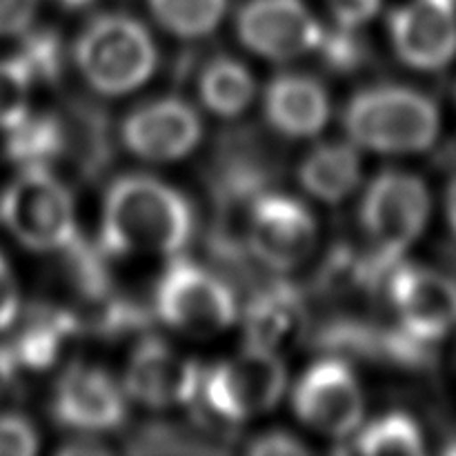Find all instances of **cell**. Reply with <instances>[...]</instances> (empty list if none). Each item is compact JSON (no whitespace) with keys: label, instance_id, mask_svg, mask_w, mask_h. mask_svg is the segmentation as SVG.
Listing matches in <instances>:
<instances>
[{"label":"cell","instance_id":"11","mask_svg":"<svg viewBox=\"0 0 456 456\" xmlns=\"http://www.w3.org/2000/svg\"><path fill=\"white\" fill-rule=\"evenodd\" d=\"M245 47L270 61H289L319 47L323 29L303 0H248L236 20Z\"/></svg>","mask_w":456,"mask_h":456},{"label":"cell","instance_id":"5","mask_svg":"<svg viewBox=\"0 0 456 456\" xmlns=\"http://www.w3.org/2000/svg\"><path fill=\"white\" fill-rule=\"evenodd\" d=\"M0 221L25 248L53 252L76 240L74 200L45 165H27L0 196Z\"/></svg>","mask_w":456,"mask_h":456},{"label":"cell","instance_id":"18","mask_svg":"<svg viewBox=\"0 0 456 456\" xmlns=\"http://www.w3.org/2000/svg\"><path fill=\"white\" fill-rule=\"evenodd\" d=\"M270 178V160L263 154L258 141L236 134L227 138L218 151V190L225 199L258 196Z\"/></svg>","mask_w":456,"mask_h":456},{"label":"cell","instance_id":"15","mask_svg":"<svg viewBox=\"0 0 456 456\" xmlns=\"http://www.w3.org/2000/svg\"><path fill=\"white\" fill-rule=\"evenodd\" d=\"M53 417L76 430H111L125 419L123 392L101 368L74 365L53 392Z\"/></svg>","mask_w":456,"mask_h":456},{"label":"cell","instance_id":"14","mask_svg":"<svg viewBox=\"0 0 456 456\" xmlns=\"http://www.w3.org/2000/svg\"><path fill=\"white\" fill-rule=\"evenodd\" d=\"M123 142L145 160L167 163L190 154L200 141V118L187 102L176 98L147 102L123 120Z\"/></svg>","mask_w":456,"mask_h":456},{"label":"cell","instance_id":"26","mask_svg":"<svg viewBox=\"0 0 456 456\" xmlns=\"http://www.w3.org/2000/svg\"><path fill=\"white\" fill-rule=\"evenodd\" d=\"M352 29L354 27L341 25L337 31H332L330 36L323 34V38H321L319 47L323 52L325 62L334 69L350 71L363 62L365 45Z\"/></svg>","mask_w":456,"mask_h":456},{"label":"cell","instance_id":"4","mask_svg":"<svg viewBox=\"0 0 456 456\" xmlns=\"http://www.w3.org/2000/svg\"><path fill=\"white\" fill-rule=\"evenodd\" d=\"M74 58L96 92L116 96L141 87L150 78L156 67V47L141 22L111 13L85 27L76 40Z\"/></svg>","mask_w":456,"mask_h":456},{"label":"cell","instance_id":"34","mask_svg":"<svg viewBox=\"0 0 456 456\" xmlns=\"http://www.w3.org/2000/svg\"><path fill=\"white\" fill-rule=\"evenodd\" d=\"M13 370H16V363H13L12 354L7 350H0V390L9 383Z\"/></svg>","mask_w":456,"mask_h":456},{"label":"cell","instance_id":"33","mask_svg":"<svg viewBox=\"0 0 456 456\" xmlns=\"http://www.w3.org/2000/svg\"><path fill=\"white\" fill-rule=\"evenodd\" d=\"M445 216H448L450 230L456 234V174L448 185V194H445Z\"/></svg>","mask_w":456,"mask_h":456},{"label":"cell","instance_id":"36","mask_svg":"<svg viewBox=\"0 0 456 456\" xmlns=\"http://www.w3.org/2000/svg\"><path fill=\"white\" fill-rule=\"evenodd\" d=\"M65 4H69V7H83L85 3H89V0H62Z\"/></svg>","mask_w":456,"mask_h":456},{"label":"cell","instance_id":"6","mask_svg":"<svg viewBox=\"0 0 456 456\" xmlns=\"http://www.w3.org/2000/svg\"><path fill=\"white\" fill-rule=\"evenodd\" d=\"M288 386V372L272 347L249 346L203 374L205 403L223 421L239 423L274 408Z\"/></svg>","mask_w":456,"mask_h":456},{"label":"cell","instance_id":"2","mask_svg":"<svg viewBox=\"0 0 456 456\" xmlns=\"http://www.w3.org/2000/svg\"><path fill=\"white\" fill-rule=\"evenodd\" d=\"M343 123L356 145L383 154H410L428 150L436 141L441 114L423 92L383 85L356 94Z\"/></svg>","mask_w":456,"mask_h":456},{"label":"cell","instance_id":"20","mask_svg":"<svg viewBox=\"0 0 456 456\" xmlns=\"http://www.w3.org/2000/svg\"><path fill=\"white\" fill-rule=\"evenodd\" d=\"M256 85L243 62L230 56H218L208 62L199 80L200 101L218 116H239L252 102Z\"/></svg>","mask_w":456,"mask_h":456},{"label":"cell","instance_id":"9","mask_svg":"<svg viewBox=\"0 0 456 456\" xmlns=\"http://www.w3.org/2000/svg\"><path fill=\"white\" fill-rule=\"evenodd\" d=\"M316 223L301 200L285 194H258L248 218L249 252L272 270H292L312 254Z\"/></svg>","mask_w":456,"mask_h":456},{"label":"cell","instance_id":"3","mask_svg":"<svg viewBox=\"0 0 456 456\" xmlns=\"http://www.w3.org/2000/svg\"><path fill=\"white\" fill-rule=\"evenodd\" d=\"M430 218V194L412 174H379L361 203V225L372 243V254L361 265V276L372 281L396 267L405 249L421 236Z\"/></svg>","mask_w":456,"mask_h":456},{"label":"cell","instance_id":"10","mask_svg":"<svg viewBox=\"0 0 456 456\" xmlns=\"http://www.w3.org/2000/svg\"><path fill=\"white\" fill-rule=\"evenodd\" d=\"M294 410L314 430L346 436L361 426L363 392L354 372L343 361L323 359L298 379Z\"/></svg>","mask_w":456,"mask_h":456},{"label":"cell","instance_id":"13","mask_svg":"<svg viewBox=\"0 0 456 456\" xmlns=\"http://www.w3.org/2000/svg\"><path fill=\"white\" fill-rule=\"evenodd\" d=\"M203 372L159 338H147L134 350L125 374V390L147 408H174L196 399Z\"/></svg>","mask_w":456,"mask_h":456},{"label":"cell","instance_id":"29","mask_svg":"<svg viewBox=\"0 0 456 456\" xmlns=\"http://www.w3.org/2000/svg\"><path fill=\"white\" fill-rule=\"evenodd\" d=\"M38 9V0H0V38L27 31Z\"/></svg>","mask_w":456,"mask_h":456},{"label":"cell","instance_id":"32","mask_svg":"<svg viewBox=\"0 0 456 456\" xmlns=\"http://www.w3.org/2000/svg\"><path fill=\"white\" fill-rule=\"evenodd\" d=\"M249 452L252 454H305L307 448L301 441L294 439L288 432H267V435L256 436L249 445Z\"/></svg>","mask_w":456,"mask_h":456},{"label":"cell","instance_id":"8","mask_svg":"<svg viewBox=\"0 0 456 456\" xmlns=\"http://www.w3.org/2000/svg\"><path fill=\"white\" fill-rule=\"evenodd\" d=\"M390 301L399 328L435 346L456 328V279L423 265H396L390 272Z\"/></svg>","mask_w":456,"mask_h":456},{"label":"cell","instance_id":"23","mask_svg":"<svg viewBox=\"0 0 456 456\" xmlns=\"http://www.w3.org/2000/svg\"><path fill=\"white\" fill-rule=\"evenodd\" d=\"M147 3L159 25L181 38H200L214 31L227 9V0H147Z\"/></svg>","mask_w":456,"mask_h":456},{"label":"cell","instance_id":"28","mask_svg":"<svg viewBox=\"0 0 456 456\" xmlns=\"http://www.w3.org/2000/svg\"><path fill=\"white\" fill-rule=\"evenodd\" d=\"M38 450V435L27 419L0 414V456H29Z\"/></svg>","mask_w":456,"mask_h":456},{"label":"cell","instance_id":"31","mask_svg":"<svg viewBox=\"0 0 456 456\" xmlns=\"http://www.w3.org/2000/svg\"><path fill=\"white\" fill-rule=\"evenodd\" d=\"M338 25L359 27L374 16L381 7V0H328Z\"/></svg>","mask_w":456,"mask_h":456},{"label":"cell","instance_id":"17","mask_svg":"<svg viewBox=\"0 0 456 456\" xmlns=\"http://www.w3.org/2000/svg\"><path fill=\"white\" fill-rule=\"evenodd\" d=\"M301 185L325 203H338L356 190L361 181V156L347 142H325L314 147L298 167Z\"/></svg>","mask_w":456,"mask_h":456},{"label":"cell","instance_id":"30","mask_svg":"<svg viewBox=\"0 0 456 456\" xmlns=\"http://www.w3.org/2000/svg\"><path fill=\"white\" fill-rule=\"evenodd\" d=\"M18 314H20V294H18L16 279L0 254V332L12 328L18 321Z\"/></svg>","mask_w":456,"mask_h":456},{"label":"cell","instance_id":"25","mask_svg":"<svg viewBox=\"0 0 456 456\" xmlns=\"http://www.w3.org/2000/svg\"><path fill=\"white\" fill-rule=\"evenodd\" d=\"M34 78L20 58L0 61V129H12L29 114V89Z\"/></svg>","mask_w":456,"mask_h":456},{"label":"cell","instance_id":"12","mask_svg":"<svg viewBox=\"0 0 456 456\" xmlns=\"http://www.w3.org/2000/svg\"><path fill=\"white\" fill-rule=\"evenodd\" d=\"M390 36L405 65L444 69L456 56V0H408L390 13Z\"/></svg>","mask_w":456,"mask_h":456},{"label":"cell","instance_id":"19","mask_svg":"<svg viewBox=\"0 0 456 456\" xmlns=\"http://www.w3.org/2000/svg\"><path fill=\"white\" fill-rule=\"evenodd\" d=\"M76 330L74 319L65 312H34L13 338L7 352L16 368L43 370L56 361L62 341Z\"/></svg>","mask_w":456,"mask_h":456},{"label":"cell","instance_id":"22","mask_svg":"<svg viewBox=\"0 0 456 456\" xmlns=\"http://www.w3.org/2000/svg\"><path fill=\"white\" fill-rule=\"evenodd\" d=\"M297 316V294L285 285H272L258 292L248 307V341L249 346L272 347L288 330Z\"/></svg>","mask_w":456,"mask_h":456},{"label":"cell","instance_id":"24","mask_svg":"<svg viewBox=\"0 0 456 456\" xmlns=\"http://www.w3.org/2000/svg\"><path fill=\"white\" fill-rule=\"evenodd\" d=\"M356 450L365 454H421V428L403 412L386 414L361 432Z\"/></svg>","mask_w":456,"mask_h":456},{"label":"cell","instance_id":"16","mask_svg":"<svg viewBox=\"0 0 456 456\" xmlns=\"http://www.w3.org/2000/svg\"><path fill=\"white\" fill-rule=\"evenodd\" d=\"M267 123L283 136H314L330 118L328 92L303 74H281L265 89Z\"/></svg>","mask_w":456,"mask_h":456},{"label":"cell","instance_id":"21","mask_svg":"<svg viewBox=\"0 0 456 456\" xmlns=\"http://www.w3.org/2000/svg\"><path fill=\"white\" fill-rule=\"evenodd\" d=\"M7 154L20 165H45L67 147V127L56 116H29L7 129Z\"/></svg>","mask_w":456,"mask_h":456},{"label":"cell","instance_id":"1","mask_svg":"<svg viewBox=\"0 0 456 456\" xmlns=\"http://www.w3.org/2000/svg\"><path fill=\"white\" fill-rule=\"evenodd\" d=\"M191 230L187 199L159 178L134 174L107 190L101 245L110 254H176Z\"/></svg>","mask_w":456,"mask_h":456},{"label":"cell","instance_id":"27","mask_svg":"<svg viewBox=\"0 0 456 456\" xmlns=\"http://www.w3.org/2000/svg\"><path fill=\"white\" fill-rule=\"evenodd\" d=\"M18 58L25 62L34 80L53 78L61 69V47H58V40L49 34L31 36Z\"/></svg>","mask_w":456,"mask_h":456},{"label":"cell","instance_id":"7","mask_svg":"<svg viewBox=\"0 0 456 456\" xmlns=\"http://www.w3.org/2000/svg\"><path fill=\"white\" fill-rule=\"evenodd\" d=\"M156 312L187 334H216L234 323L236 301L216 274L191 261H174L156 288Z\"/></svg>","mask_w":456,"mask_h":456},{"label":"cell","instance_id":"35","mask_svg":"<svg viewBox=\"0 0 456 456\" xmlns=\"http://www.w3.org/2000/svg\"><path fill=\"white\" fill-rule=\"evenodd\" d=\"M445 454H450V456H456V435L452 436V439H450V444L445 445Z\"/></svg>","mask_w":456,"mask_h":456}]
</instances>
